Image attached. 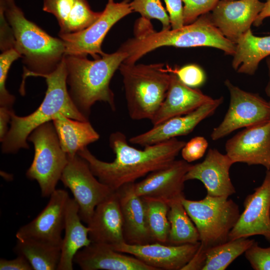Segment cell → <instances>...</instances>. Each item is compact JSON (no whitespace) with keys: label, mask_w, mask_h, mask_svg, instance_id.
<instances>
[{"label":"cell","mask_w":270,"mask_h":270,"mask_svg":"<svg viewBox=\"0 0 270 270\" xmlns=\"http://www.w3.org/2000/svg\"><path fill=\"white\" fill-rule=\"evenodd\" d=\"M256 240L248 238H240L228 240L210 249L206 254L202 270H224L240 256Z\"/></svg>","instance_id":"30"},{"label":"cell","mask_w":270,"mask_h":270,"mask_svg":"<svg viewBox=\"0 0 270 270\" xmlns=\"http://www.w3.org/2000/svg\"><path fill=\"white\" fill-rule=\"evenodd\" d=\"M181 202L200 236V246L182 270H202L206 254L212 248L228 240L230 232L240 213L238 205L227 196H206L199 200L183 197Z\"/></svg>","instance_id":"6"},{"label":"cell","mask_w":270,"mask_h":270,"mask_svg":"<svg viewBox=\"0 0 270 270\" xmlns=\"http://www.w3.org/2000/svg\"><path fill=\"white\" fill-rule=\"evenodd\" d=\"M245 257L254 270H270V246L262 248L257 242L245 252Z\"/></svg>","instance_id":"35"},{"label":"cell","mask_w":270,"mask_h":270,"mask_svg":"<svg viewBox=\"0 0 270 270\" xmlns=\"http://www.w3.org/2000/svg\"><path fill=\"white\" fill-rule=\"evenodd\" d=\"M226 154L232 162L270 169V120L244 128L227 140Z\"/></svg>","instance_id":"15"},{"label":"cell","mask_w":270,"mask_h":270,"mask_svg":"<svg viewBox=\"0 0 270 270\" xmlns=\"http://www.w3.org/2000/svg\"><path fill=\"white\" fill-rule=\"evenodd\" d=\"M42 10L56 17L60 27V34L82 30L102 14L92 10L86 0H44Z\"/></svg>","instance_id":"24"},{"label":"cell","mask_w":270,"mask_h":270,"mask_svg":"<svg viewBox=\"0 0 270 270\" xmlns=\"http://www.w3.org/2000/svg\"><path fill=\"white\" fill-rule=\"evenodd\" d=\"M136 36L122 44L118 50L127 58L123 62L135 64L142 56L157 48L164 46L178 48L209 46L234 55L236 44L226 38L212 21L209 12L193 22L176 30L156 32L150 22L138 24Z\"/></svg>","instance_id":"2"},{"label":"cell","mask_w":270,"mask_h":270,"mask_svg":"<svg viewBox=\"0 0 270 270\" xmlns=\"http://www.w3.org/2000/svg\"><path fill=\"white\" fill-rule=\"evenodd\" d=\"M22 58L21 54L15 49L11 48L2 52L0 54V106L12 110L15 97L6 88V84L8 72L12 63Z\"/></svg>","instance_id":"33"},{"label":"cell","mask_w":270,"mask_h":270,"mask_svg":"<svg viewBox=\"0 0 270 270\" xmlns=\"http://www.w3.org/2000/svg\"><path fill=\"white\" fill-rule=\"evenodd\" d=\"M200 245V242L180 245L158 242L134 244L124 242L110 247L130 254L156 270H182L194 256Z\"/></svg>","instance_id":"14"},{"label":"cell","mask_w":270,"mask_h":270,"mask_svg":"<svg viewBox=\"0 0 270 270\" xmlns=\"http://www.w3.org/2000/svg\"><path fill=\"white\" fill-rule=\"evenodd\" d=\"M130 5L132 11L140 13L142 18L148 20H159L162 26V30H170L169 16L160 0H132Z\"/></svg>","instance_id":"32"},{"label":"cell","mask_w":270,"mask_h":270,"mask_svg":"<svg viewBox=\"0 0 270 270\" xmlns=\"http://www.w3.org/2000/svg\"><path fill=\"white\" fill-rule=\"evenodd\" d=\"M119 70L122 76L127 108L134 120L152 118L166 95L170 74L163 64H128Z\"/></svg>","instance_id":"7"},{"label":"cell","mask_w":270,"mask_h":270,"mask_svg":"<svg viewBox=\"0 0 270 270\" xmlns=\"http://www.w3.org/2000/svg\"><path fill=\"white\" fill-rule=\"evenodd\" d=\"M42 77L47 84L42 102L36 110L25 116H18L14 110L11 112L10 127L2 142L3 153L14 154L21 148H28L26 140L30 133L60 114L78 120H88L76 108L68 90L64 57L54 72Z\"/></svg>","instance_id":"3"},{"label":"cell","mask_w":270,"mask_h":270,"mask_svg":"<svg viewBox=\"0 0 270 270\" xmlns=\"http://www.w3.org/2000/svg\"><path fill=\"white\" fill-rule=\"evenodd\" d=\"M127 58L118 50L92 60L86 56L65 55L66 82L71 98L80 112L88 118L92 106L104 102L114 111V96L110 87L116 71Z\"/></svg>","instance_id":"4"},{"label":"cell","mask_w":270,"mask_h":270,"mask_svg":"<svg viewBox=\"0 0 270 270\" xmlns=\"http://www.w3.org/2000/svg\"><path fill=\"white\" fill-rule=\"evenodd\" d=\"M52 122L60 146L69 157L100 138L88 120H78L60 114Z\"/></svg>","instance_id":"26"},{"label":"cell","mask_w":270,"mask_h":270,"mask_svg":"<svg viewBox=\"0 0 270 270\" xmlns=\"http://www.w3.org/2000/svg\"><path fill=\"white\" fill-rule=\"evenodd\" d=\"M87 224L92 242L111 246L125 242L123 218L117 191L96 206Z\"/></svg>","instance_id":"20"},{"label":"cell","mask_w":270,"mask_h":270,"mask_svg":"<svg viewBox=\"0 0 270 270\" xmlns=\"http://www.w3.org/2000/svg\"><path fill=\"white\" fill-rule=\"evenodd\" d=\"M15 39L12 30L4 14V0H0V49L4 52L14 48Z\"/></svg>","instance_id":"38"},{"label":"cell","mask_w":270,"mask_h":270,"mask_svg":"<svg viewBox=\"0 0 270 270\" xmlns=\"http://www.w3.org/2000/svg\"><path fill=\"white\" fill-rule=\"evenodd\" d=\"M60 180L70 190L78 205L80 216L86 224L96 206L114 192L96 178L88 162L78 154L68 156Z\"/></svg>","instance_id":"10"},{"label":"cell","mask_w":270,"mask_h":270,"mask_svg":"<svg viewBox=\"0 0 270 270\" xmlns=\"http://www.w3.org/2000/svg\"><path fill=\"white\" fill-rule=\"evenodd\" d=\"M142 198L144 203L146 224L153 242L167 244L170 230L168 204L161 200Z\"/></svg>","instance_id":"31"},{"label":"cell","mask_w":270,"mask_h":270,"mask_svg":"<svg viewBox=\"0 0 270 270\" xmlns=\"http://www.w3.org/2000/svg\"><path fill=\"white\" fill-rule=\"evenodd\" d=\"M220 0H182L184 3V25L194 22L200 16L212 11Z\"/></svg>","instance_id":"34"},{"label":"cell","mask_w":270,"mask_h":270,"mask_svg":"<svg viewBox=\"0 0 270 270\" xmlns=\"http://www.w3.org/2000/svg\"><path fill=\"white\" fill-rule=\"evenodd\" d=\"M132 12L130 0H108L100 16L88 27L75 33L58 34L64 44L65 55H90L94 59L104 56L106 54L102 51V44L108 32L118 20Z\"/></svg>","instance_id":"9"},{"label":"cell","mask_w":270,"mask_h":270,"mask_svg":"<svg viewBox=\"0 0 270 270\" xmlns=\"http://www.w3.org/2000/svg\"><path fill=\"white\" fill-rule=\"evenodd\" d=\"M74 262L83 270H156L134 256L110 246L92 242L75 255Z\"/></svg>","instance_id":"21"},{"label":"cell","mask_w":270,"mask_h":270,"mask_svg":"<svg viewBox=\"0 0 270 270\" xmlns=\"http://www.w3.org/2000/svg\"><path fill=\"white\" fill-rule=\"evenodd\" d=\"M181 199L168 202L170 207L168 218L170 224L167 244H168L180 245L200 242L197 228L188 215Z\"/></svg>","instance_id":"29"},{"label":"cell","mask_w":270,"mask_h":270,"mask_svg":"<svg viewBox=\"0 0 270 270\" xmlns=\"http://www.w3.org/2000/svg\"><path fill=\"white\" fill-rule=\"evenodd\" d=\"M109 142L116 156L112 162L98 159L86 147L77 154L88 162L98 180L114 192L149 173L168 166L176 160L186 144L173 138L140 150L130 146L125 134L118 131L110 135Z\"/></svg>","instance_id":"1"},{"label":"cell","mask_w":270,"mask_h":270,"mask_svg":"<svg viewBox=\"0 0 270 270\" xmlns=\"http://www.w3.org/2000/svg\"><path fill=\"white\" fill-rule=\"evenodd\" d=\"M70 198L68 192L56 189L42 212L19 228L16 234L17 240H34L61 246Z\"/></svg>","instance_id":"12"},{"label":"cell","mask_w":270,"mask_h":270,"mask_svg":"<svg viewBox=\"0 0 270 270\" xmlns=\"http://www.w3.org/2000/svg\"><path fill=\"white\" fill-rule=\"evenodd\" d=\"M82 222L79 214L78 205L74 198H70L66 209L60 258L57 270H73L75 255L92 242L89 238L90 228L84 225Z\"/></svg>","instance_id":"25"},{"label":"cell","mask_w":270,"mask_h":270,"mask_svg":"<svg viewBox=\"0 0 270 270\" xmlns=\"http://www.w3.org/2000/svg\"><path fill=\"white\" fill-rule=\"evenodd\" d=\"M223 100V97L214 98L191 112L172 118L154 126L146 132L132 137L128 142L145 147L187 135L202 120L213 114Z\"/></svg>","instance_id":"17"},{"label":"cell","mask_w":270,"mask_h":270,"mask_svg":"<svg viewBox=\"0 0 270 270\" xmlns=\"http://www.w3.org/2000/svg\"><path fill=\"white\" fill-rule=\"evenodd\" d=\"M167 70L174 73L182 83L192 88L200 86L206 80L204 71L196 64L185 66L178 69Z\"/></svg>","instance_id":"36"},{"label":"cell","mask_w":270,"mask_h":270,"mask_svg":"<svg viewBox=\"0 0 270 270\" xmlns=\"http://www.w3.org/2000/svg\"><path fill=\"white\" fill-rule=\"evenodd\" d=\"M14 252L25 257L34 270H54L60 261L61 246L34 240H17Z\"/></svg>","instance_id":"28"},{"label":"cell","mask_w":270,"mask_h":270,"mask_svg":"<svg viewBox=\"0 0 270 270\" xmlns=\"http://www.w3.org/2000/svg\"><path fill=\"white\" fill-rule=\"evenodd\" d=\"M168 72L170 74L169 88L164 100L150 120L154 126L191 112L214 99L200 90L186 85L174 73Z\"/></svg>","instance_id":"22"},{"label":"cell","mask_w":270,"mask_h":270,"mask_svg":"<svg viewBox=\"0 0 270 270\" xmlns=\"http://www.w3.org/2000/svg\"><path fill=\"white\" fill-rule=\"evenodd\" d=\"M224 84L230 94L228 110L220 124L210 134L217 140L234 131L270 120V102L258 94L244 91L226 80Z\"/></svg>","instance_id":"11"},{"label":"cell","mask_w":270,"mask_h":270,"mask_svg":"<svg viewBox=\"0 0 270 270\" xmlns=\"http://www.w3.org/2000/svg\"><path fill=\"white\" fill-rule=\"evenodd\" d=\"M266 61V64H267V66L268 68V71L269 81L266 88V92L267 96L270 98V56H268ZM269 102H270V100Z\"/></svg>","instance_id":"43"},{"label":"cell","mask_w":270,"mask_h":270,"mask_svg":"<svg viewBox=\"0 0 270 270\" xmlns=\"http://www.w3.org/2000/svg\"><path fill=\"white\" fill-rule=\"evenodd\" d=\"M134 183L122 186L117 191L124 222L125 242L134 244L153 242L146 222L143 198L134 190Z\"/></svg>","instance_id":"23"},{"label":"cell","mask_w":270,"mask_h":270,"mask_svg":"<svg viewBox=\"0 0 270 270\" xmlns=\"http://www.w3.org/2000/svg\"><path fill=\"white\" fill-rule=\"evenodd\" d=\"M4 14L15 39L14 48L21 54L24 64L23 83L28 76L50 74L65 56L60 38L53 37L28 20L15 0H4Z\"/></svg>","instance_id":"5"},{"label":"cell","mask_w":270,"mask_h":270,"mask_svg":"<svg viewBox=\"0 0 270 270\" xmlns=\"http://www.w3.org/2000/svg\"><path fill=\"white\" fill-rule=\"evenodd\" d=\"M28 140L33 144L34 154L26 176L38 182L42 196L48 197L56 190L68 156L60 146L52 121L34 129Z\"/></svg>","instance_id":"8"},{"label":"cell","mask_w":270,"mask_h":270,"mask_svg":"<svg viewBox=\"0 0 270 270\" xmlns=\"http://www.w3.org/2000/svg\"><path fill=\"white\" fill-rule=\"evenodd\" d=\"M208 142L203 136H197L186 142L180 152L184 160L190 163L202 158L208 147Z\"/></svg>","instance_id":"37"},{"label":"cell","mask_w":270,"mask_h":270,"mask_svg":"<svg viewBox=\"0 0 270 270\" xmlns=\"http://www.w3.org/2000/svg\"><path fill=\"white\" fill-rule=\"evenodd\" d=\"M264 4L259 0H220L210 18L222 34L236 44L250 29Z\"/></svg>","instance_id":"16"},{"label":"cell","mask_w":270,"mask_h":270,"mask_svg":"<svg viewBox=\"0 0 270 270\" xmlns=\"http://www.w3.org/2000/svg\"><path fill=\"white\" fill-rule=\"evenodd\" d=\"M270 56V35L254 36L249 30L236 43L232 67L239 73L253 75L260 62Z\"/></svg>","instance_id":"27"},{"label":"cell","mask_w":270,"mask_h":270,"mask_svg":"<svg viewBox=\"0 0 270 270\" xmlns=\"http://www.w3.org/2000/svg\"><path fill=\"white\" fill-rule=\"evenodd\" d=\"M244 206L228 240L260 235L270 242V169L261 185L246 196Z\"/></svg>","instance_id":"13"},{"label":"cell","mask_w":270,"mask_h":270,"mask_svg":"<svg viewBox=\"0 0 270 270\" xmlns=\"http://www.w3.org/2000/svg\"><path fill=\"white\" fill-rule=\"evenodd\" d=\"M12 109L4 107H0V140L2 142L9 129L8 124L10 121V113Z\"/></svg>","instance_id":"41"},{"label":"cell","mask_w":270,"mask_h":270,"mask_svg":"<svg viewBox=\"0 0 270 270\" xmlns=\"http://www.w3.org/2000/svg\"><path fill=\"white\" fill-rule=\"evenodd\" d=\"M234 164L226 154L210 148L202 162L192 164L184 180L200 181L208 196L228 197L236 192L230 176V170Z\"/></svg>","instance_id":"19"},{"label":"cell","mask_w":270,"mask_h":270,"mask_svg":"<svg viewBox=\"0 0 270 270\" xmlns=\"http://www.w3.org/2000/svg\"><path fill=\"white\" fill-rule=\"evenodd\" d=\"M268 17H270V0H266L264 2L262 9L253 24L254 25L256 26H260L264 20Z\"/></svg>","instance_id":"42"},{"label":"cell","mask_w":270,"mask_h":270,"mask_svg":"<svg viewBox=\"0 0 270 270\" xmlns=\"http://www.w3.org/2000/svg\"><path fill=\"white\" fill-rule=\"evenodd\" d=\"M169 14L172 29L176 30L184 26V6L182 0H164Z\"/></svg>","instance_id":"39"},{"label":"cell","mask_w":270,"mask_h":270,"mask_svg":"<svg viewBox=\"0 0 270 270\" xmlns=\"http://www.w3.org/2000/svg\"><path fill=\"white\" fill-rule=\"evenodd\" d=\"M12 260L1 258L0 270H32V268L28 261L22 255H17Z\"/></svg>","instance_id":"40"},{"label":"cell","mask_w":270,"mask_h":270,"mask_svg":"<svg viewBox=\"0 0 270 270\" xmlns=\"http://www.w3.org/2000/svg\"><path fill=\"white\" fill-rule=\"evenodd\" d=\"M192 164L184 160H174L168 166L150 173L134 184L136 194L142 198L168 202L184 197V176Z\"/></svg>","instance_id":"18"}]
</instances>
